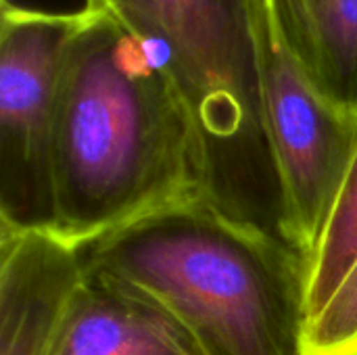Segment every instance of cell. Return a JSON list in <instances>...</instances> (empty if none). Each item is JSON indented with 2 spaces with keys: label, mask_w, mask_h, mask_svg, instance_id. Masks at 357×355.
I'll list each match as a JSON object with an SVG mask.
<instances>
[{
  "label": "cell",
  "mask_w": 357,
  "mask_h": 355,
  "mask_svg": "<svg viewBox=\"0 0 357 355\" xmlns=\"http://www.w3.org/2000/svg\"><path fill=\"white\" fill-rule=\"evenodd\" d=\"M86 268L165 310L201 355H305L310 264L203 197L84 247Z\"/></svg>",
  "instance_id": "7a4b0ae2"
},
{
  "label": "cell",
  "mask_w": 357,
  "mask_h": 355,
  "mask_svg": "<svg viewBox=\"0 0 357 355\" xmlns=\"http://www.w3.org/2000/svg\"><path fill=\"white\" fill-rule=\"evenodd\" d=\"M266 123L284 188L295 239L312 262L345 180L357 140V119L326 103L278 42L268 2L261 17Z\"/></svg>",
  "instance_id": "5b68a950"
},
{
  "label": "cell",
  "mask_w": 357,
  "mask_h": 355,
  "mask_svg": "<svg viewBox=\"0 0 357 355\" xmlns=\"http://www.w3.org/2000/svg\"><path fill=\"white\" fill-rule=\"evenodd\" d=\"M86 6L111 15L157 50L192 117L203 199L307 262L266 123V0H86Z\"/></svg>",
  "instance_id": "3957f363"
},
{
  "label": "cell",
  "mask_w": 357,
  "mask_h": 355,
  "mask_svg": "<svg viewBox=\"0 0 357 355\" xmlns=\"http://www.w3.org/2000/svg\"><path fill=\"white\" fill-rule=\"evenodd\" d=\"M305 355H357V259L310 320Z\"/></svg>",
  "instance_id": "30bf717a"
},
{
  "label": "cell",
  "mask_w": 357,
  "mask_h": 355,
  "mask_svg": "<svg viewBox=\"0 0 357 355\" xmlns=\"http://www.w3.org/2000/svg\"><path fill=\"white\" fill-rule=\"evenodd\" d=\"M54 230L77 247L203 197L192 117L157 50L84 6L52 128Z\"/></svg>",
  "instance_id": "6da1fadb"
},
{
  "label": "cell",
  "mask_w": 357,
  "mask_h": 355,
  "mask_svg": "<svg viewBox=\"0 0 357 355\" xmlns=\"http://www.w3.org/2000/svg\"><path fill=\"white\" fill-rule=\"evenodd\" d=\"M357 259V140L351 161L312 262L307 287L310 320L326 305Z\"/></svg>",
  "instance_id": "9c48e42d"
},
{
  "label": "cell",
  "mask_w": 357,
  "mask_h": 355,
  "mask_svg": "<svg viewBox=\"0 0 357 355\" xmlns=\"http://www.w3.org/2000/svg\"><path fill=\"white\" fill-rule=\"evenodd\" d=\"M77 13L0 4V228L54 230L52 128Z\"/></svg>",
  "instance_id": "277c9868"
},
{
  "label": "cell",
  "mask_w": 357,
  "mask_h": 355,
  "mask_svg": "<svg viewBox=\"0 0 357 355\" xmlns=\"http://www.w3.org/2000/svg\"><path fill=\"white\" fill-rule=\"evenodd\" d=\"M84 276V247L56 230L0 228V355L50 354Z\"/></svg>",
  "instance_id": "8992f818"
},
{
  "label": "cell",
  "mask_w": 357,
  "mask_h": 355,
  "mask_svg": "<svg viewBox=\"0 0 357 355\" xmlns=\"http://www.w3.org/2000/svg\"><path fill=\"white\" fill-rule=\"evenodd\" d=\"M48 355H201L155 301L86 268Z\"/></svg>",
  "instance_id": "52a82bcc"
},
{
  "label": "cell",
  "mask_w": 357,
  "mask_h": 355,
  "mask_svg": "<svg viewBox=\"0 0 357 355\" xmlns=\"http://www.w3.org/2000/svg\"><path fill=\"white\" fill-rule=\"evenodd\" d=\"M272 29L335 109L357 119V0H266Z\"/></svg>",
  "instance_id": "ba28073f"
}]
</instances>
